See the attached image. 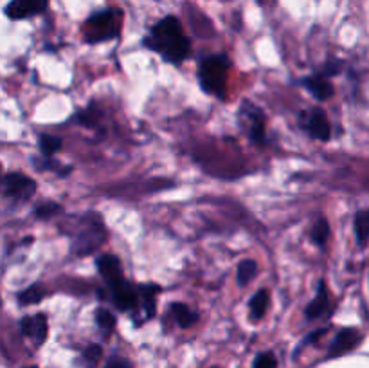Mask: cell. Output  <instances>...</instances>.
<instances>
[{
    "label": "cell",
    "mask_w": 369,
    "mask_h": 368,
    "mask_svg": "<svg viewBox=\"0 0 369 368\" xmlns=\"http://www.w3.org/2000/svg\"><path fill=\"white\" fill-rule=\"evenodd\" d=\"M146 45L159 51L164 57V60L173 61V64L186 60L191 53V44L186 38L181 22L175 16L162 18L152 29V35L146 38Z\"/></svg>",
    "instance_id": "cell-1"
},
{
    "label": "cell",
    "mask_w": 369,
    "mask_h": 368,
    "mask_svg": "<svg viewBox=\"0 0 369 368\" xmlns=\"http://www.w3.org/2000/svg\"><path fill=\"white\" fill-rule=\"evenodd\" d=\"M56 211H60V206L54 203H45L42 204V206H38L37 210H35V213H37L38 219H49V217H52V215H56Z\"/></svg>",
    "instance_id": "cell-25"
},
{
    "label": "cell",
    "mask_w": 369,
    "mask_h": 368,
    "mask_svg": "<svg viewBox=\"0 0 369 368\" xmlns=\"http://www.w3.org/2000/svg\"><path fill=\"white\" fill-rule=\"evenodd\" d=\"M29 368H35V367H29Z\"/></svg>",
    "instance_id": "cell-28"
},
{
    "label": "cell",
    "mask_w": 369,
    "mask_h": 368,
    "mask_svg": "<svg viewBox=\"0 0 369 368\" xmlns=\"http://www.w3.org/2000/svg\"><path fill=\"white\" fill-rule=\"evenodd\" d=\"M96 321L97 325L107 332V334L112 332L114 327H116V318H114L112 312L107 311V309H99V311H96Z\"/></svg>",
    "instance_id": "cell-23"
},
{
    "label": "cell",
    "mask_w": 369,
    "mask_h": 368,
    "mask_svg": "<svg viewBox=\"0 0 369 368\" xmlns=\"http://www.w3.org/2000/svg\"><path fill=\"white\" fill-rule=\"evenodd\" d=\"M20 331L24 336L32 338L35 343L42 345L47 340V318H45V314L25 316L20 321Z\"/></svg>",
    "instance_id": "cell-8"
},
{
    "label": "cell",
    "mask_w": 369,
    "mask_h": 368,
    "mask_svg": "<svg viewBox=\"0 0 369 368\" xmlns=\"http://www.w3.org/2000/svg\"><path fill=\"white\" fill-rule=\"evenodd\" d=\"M171 314L182 328L191 327V325L197 324V320H198L197 312L191 311V309H189L188 305H184V304H173L171 305Z\"/></svg>",
    "instance_id": "cell-14"
},
{
    "label": "cell",
    "mask_w": 369,
    "mask_h": 368,
    "mask_svg": "<svg viewBox=\"0 0 369 368\" xmlns=\"http://www.w3.org/2000/svg\"><path fill=\"white\" fill-rule=\"evenodd\" d=\"M87 38L89 42H103L114 38L119 32V18H117V13L112 9H107V11L96 13L89 18L87 22Z\"/></svg>",
    "instance_id": "cell-4"
},
{
    "label": "cell",
    "mask_w": 369,
    "mask_h": 368,
    "mask_svg": "<svg viewBox=\"0 0 369 368\" xmlns=\"http://www.w3.org/2000/svg\"><path fill=\"white\" fill-rule=\"evenodd\" d=\"M254 368H277V361L272 352H265L258 357L256 363H254Z\"/></svg>",
    "instance_id": "cell-26"
},
{
    "label": "cell",
    "mask_w": 369,
    "mask_h": 368,
    "mask_svg": "<svg viewBox=\"0 0 369 368\" xmlns=\"http://www.w3.org/2000/svg\"><path fill=\"white\" fill-rule=\"evenodd\" d=\"M328 305H329V292L328 289H326V283L321 282L319 283L317 295H315L312 304L306 307V318H308V320H317V318H321L322 314H326Z\"/></svg>",
    "instance_id": "cell-12"
},
{
    "label": "cell",
    "mask_w": 369,
    "mask_h": 368,
    "mask_svg": "<svg viewBox=\"0 0 369 368\" xmlns=\"http://www.w3.org/2000/svg\"><path fill=\"white\" fill-rule=\"evenodd\" d=\"M101 347H97V345H92V347H89L87 350H85L83 354V363H85V368H96L97 363H99L101 360Z\"/></svg>",
    "instance_id": "cell-24"
},
{
    "label": "cell",
    "mask_w": 369,
    "mask_h": 368,
    "mask_svg": "<svg viewBox=\"0 0 369 368\" xmlns=\"http://www.w3.org/2000/svg\"><path fill=\"white\" fill-rule=\"evenodd\" d=\"M109 289L112 292V299L114 304L117 305V309H121V311H132V309H135L137 291L126 280H121L119 283H116V285H112Z\"/></svg>",
    "instance_id": "cell-9"
},
{
    "label": "cell",
    "mask_w": 369,
    "mask_h": 368,
    "mask_svg": "<svg viewBox=\"0 0 369 368\" xmlns=\"http://www.w3.org/2000/svg\"><path fill=\"white\" fill-rule=\"evenodd\" d=\"M250 139L254 143H263L265 141V119L261 116V112L258 109H253L250 112Z\"/></svg>",
    "instance_id": "cell-16"
},
{
    "label": "cell",
    "mask_w": 369,
    "mask_h": 368,
    "mask_svg": "<svg viewBox=\"0 0 369 368\" xmlns=\"http://www.w3.org/2000/svg\"><path fill=\"white\" fill-rule=\"evenodd\" d=\"M250 314H253L254 320H261L265 316L267 309H269V292L263 289V291H258L256 295L250 299Z\"/></svg>",
    "instance_id": "cell-17"
},
{
    "label": "cell",
    "mask_w": 369,
    "mask_h": 368,
    "mask_svg": "<svg viewBox=\"0 0 369 368\" xmlns=\"http://www.w3.org/2000/svg\"><path fill=\"white\" fill-rule=\"evenodd\" d=\"M306 129L312 133L315 139H321V141H328L329 136H332V126H329L328 118L321 109H315L310 112L308 119H306Z\"/></svg>",
    "instance_id": "cell-10"
},
{
    "label": "cell",
    "mask_w": 369,
    "mask_h": 368,
    "mask_svg": "<svg viewBox=\"0 0 369 368\" xmlns=\"http://www.w3.org/2000/svg\"><path fill=\"white\" fill-rule=\"evenodd\" d=\"M45 295H47L45 289L37 283V285H31V287L25 289L24 292H20L18 299H20L22 305H32V304H38Z\"/></svg>",
    "instance_id": "cell-20"
},
{
    "label": "cell",
    "mask_w": 369,
    "mask_h": 368,
    "mask_svg": "<svg viewBox=\"0 0 369 368\" xmlns=\"http://www.w3.org/2000/svg\"><path fill=\"white\" fill-rule=\"evenodd\" d=\"M328 235H329L328 220L319 219L317 222L313 224V230H312L313 242L317 244V246H325V242H326V240H328Z\"/></svg>",
    "instance_id": "cell-22"
},
{
    "label": "cell",
    "mask_w": 369,
    "mask_h": 368,
    "mask_svg": "<svg viewBox=\"0 0 369 368\" xmlns=\"http://www.w3.org/2000/svg\"><path fill=\"white\" fill-rule=\"evenodd\" d=\"M159 291L157 285L153 283H148V285H143L140 287V298H143V304H145V311H146V318H152L155 314V292Z\"/></svg>",
    "instance_id": "cell-18"
},
{
    "label": "cell",
    "mask_w": 369,
    "mask_h": 368,
    "mask_svg": "<svg viewBox=\"0 0 369 368\" xmlns=\"http://www.w3.org/2000/svg\"><path fill=\"white\" fill-rule=\"evenodd\" d=\"M104 368H133V367L130 364V361L123 360V357H112V360H109V363L104 364Z\"/></svg>",
    "instance_id": "cell-27"
},
{
    "label": "cell",
    "mask_w": 369,
    "mask_h": 368,
    "mask_svg": "<svg viewBox=\"0 0 369 368\" xmlns=\"http://www.w3.org/2000/svg\"><path fill=\"white\" fill-rule=\"evenodd\" d=\"M97 269H99L101 276L104 278L107 285L112 287L116 283H119L123 278V271H121V262L114 255H103L97 260Z\"/></svg>",
    "instance_id": "cell-11"
},
{
    "label": "cell",
    "mask_w": 369,
    "mask_h": 368,
    "mask_svg": "<svg viewBox=\"0 0 369 368\" xmlns=\"http://www.w3.org/2000/svg\"><path fill=\"white\" fill-rule=\"evenodd\" d=\"M258 273V263L254 260H243V262L238 266V283L240 285H247L250 280L256 276Z\"/></svg>",
    "instance_id": "cell-19"
},
{
    "label": "cell",
    "mask_w": 369,
    "mask_h": 368,
    "mask_svg": "<svg viewBox=\"0 0 369 368\" xmlns=\"http://www.w3.org/2000/svg\"><path fill=\"white\" fill-rule=\"evenodd\" d=\"M0 194L16 201H28L37 194V182L24 174L0 175Z\"/></svg>",
    "instance_id": "cell-5"
},
{
    "label": "cell",
    "mask_w": 369,
    "mask_h": 368,
    "mask_svg": "<svg viewBox=\"0 0 369 368\" xmlns=\"http://www.w3.org/2000/svg\"><path fill=\"white\" fill-rule=\"evenodd\" d=\"M227 73H229V60L225 57H211L202 61L198 69V80L205 93L214 94L218 97L225 96L227 87Z\"/></svg>",
    "instance_id": "cell-2"
},
{
    "label": "cell",
    "mask_w": 369,
    "mask_h": 368,
    "mask_svg": "<svg viewBox=\"0 0 369 368\" xmlns=\"http://www.w3.org/2000/svg\"><path fill=\"white\" fill-rule=\"evenodd\" d=\"M104 227L101 224L99 217H89V219H85L83 226L78 230L76 237H74L73 242V253L74 255H90L96 249H99L104 242Z\"/></svg>",
    "instance_id": "cell-3"
},
{
    "label": "cell",
    "mask_w": 369,
    "mask_h": 368,
    "mask_svg": "<svg viewBox=\"0 0 369 368\" xmlns=\"http://www.w3.org/2000/svg\"><path fill=\"white\" fill-rule=\"evenodd\" d=\"M355 237L358 246L364 247L369 240V208L361 210L355 215Z\"/></svg>",
    "instance_id": "cell-15"
},
{
    "label": "cell",
    "mask_w": 369,
    "mask_h": 368,
    "mask_svg": "<svg viewBox=\"0 0 369 368\" xmlns=\"http://www.w3.org/2000/svg\"><path fill=\"white\" fill-rule=\"evenodd\" d=\"M305 87L313 94V96L325 102L333 96V85L326 76H312L305 80Z\"/></svg>",
    "instance_id": "cell-13"
},
{
    "label": "cell",
    "mask_w": 369,
    "mask_h": 368,
    "mask_svg": "<svg viewBox=\"0 0 369 368\" xmlns=\"http://www.w3.org/2000/svg\"><path fill=\"white\" fill-rule=\"evenodd\" d=\"M40 148H42V154H44L45 158H51V155H54L58 150L61 148V139L56 138V136L44 133V136L40 138Z\"/></svg>",
    "instance_id": "cell-21"
},
{
    "label": "cell",
    "mask_w": 369,
    "mask_h": 368,
    "mask_svg": "<svg viewBox=\"0 0 369 368\" xmlns=\"http://www.w3.org/2000/svg\"><path fill=\"white\" fill-rule=\"evenodd\" d=\"M361 341H362V334L357 331V328H342L337 336H335V340H333L328 356L339 357L342 356V354H348L349 350H353Z\"/></svg>",
    "instance_id": "cell-7"
},
{
    "label": "cell",
    "mask_w": 369,
    "mask_h": 368,
    "mask_svg": "<svg viewBox=\"0 0 369 368\" xmlns=\"http://www.w3.org/2000/svg\"><path fill=\"white\" fill-rule=\"evenodd\" d=\"M49 0H11L6 6V15L11 20H24L29 16H35L38 13L45 11Z\"/></svg>",
    "instance_id": "cell-6"
}]
</instances>
